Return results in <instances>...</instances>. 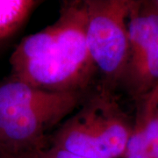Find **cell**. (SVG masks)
I'll list each match as a JSON object with an SVG mask.
<instances>
[{
    "label": "cell",
    "mask_w": 158,
    "mask_h": 158,
    "mask_svg": "<svg viewBox=\"0 0 158 158\" xmlns=\"http://www.w3.org/2000/svg\"><path fill=\"white\" fill-rule=\"evenodd\" d=\"M85 30V0L62 2L56 22L16 47L10 58L11 77L48 91L87 92L98 70Z\"/></svg>",
    "instance_id": "cell-1"
},
{
    "label": "cell",
    "mask_w": 158,
    "mask_h": 158,
    "mask_svg": "<svg viewBox=\"0 0 158 158\" xmlns=\"http://www.w3.org/2000/svg\"><path fill=\"white\" fill-rule=\"evenodd\" d=\"M87 92L37 89L11 77L0 83V152L25 156L48 147V132L82 105Z\"/></svg>",
    "instance_id": "cell-2"
},
{
    "label": "cell",
    "mask_w": 158,
    "mask_h": 158,
    "mask_svg": "<svg viewBox=\"0 0 158 158\" xmlns=\"http://www.w3.org/2000/svg\"><path fill=\"white\" fill-rule=\"evenodd\" d=\"M134 129L114 91L101 87L60 125L51 145L85 158L123 157Z\"/></svg>",
    "instance_id": "cell-3"
},
{
    "label": "cell",
    "mask_w": 158,
    "mask_h": 158,
    "mask_svg": "<svg viewBox=\"0 0 158 158\" xmlns=\"http://www.w3.org/2000/svg\"><path fill=\"white\" fill-rule=\"evenodd\" d=\"M133 0H85L86 41L101 75L102 87L119 85L128 55V17Z\"/></svg>",
    "instance_id": "cell-4"
},
{
    "label": "cell",
    "mask_w": 158,
    "mask_h": 158,
    "mask_svg": "<svg viewBox=\"0 0 158 158\" xmlns=\"http://www.w3.org/2000/svg\"><path fill=\"white\" fill-rule=\"evenodd\" d=\"M128 55L119 85L140 103L158 85V3L132 1Z\"/></svg>",
    "instance_id": "cell-5"
},
{
    "label": "cell",
    "mask_w": 158,
    "mask_h": 158,
    "mask_svg": "<svg viewBox=\"0 0 158 158\" xmlns=\"http://www.w3.org/2000/svg\"><path fill=\"white\" fill-rule=\"evenodd\" d=\"M40 3L36 0H0V44L22 27Z\"/></svg>",
    "instance_id": "cell-6"
},
{
    "label": "cell",
    "mask_w": 158,
    "mask_h": 158,
    "mask_svg": "<svg viewBox=\"0 0 158 158\" xmlns=\"http://www.w3.org/2000/svg\"><path fill=\"white\" fill-rule=\"evenodd\" d=\"M22 156H24V158H85L55 145L48 146L45 148Z\"/></svg>",
    "instance_id": "cell-7"
},
{
    "label": "cell",
    "mask_w": 158,
    "mask_h": 158,
    "mask_svg": "<svg viewBox=\"0 0 158 158\" xmlns=\"http://www.w3.org/2000/svg\"><path fill=\"white\" fill-rule=\"evenodd\" d=\"M0 158H24V156H14V155H11V154L0 152Z\"/></svg>",
    "instance_id": "cell-8"
},
{
    "label": "cell",
    "mask_w": 158,
    "mask_h": 158,
    "mask_svg": "<svg viewBox=\"0 0 158 158\" xmlns=\"http://www.w3.org/2000/svg\"><path fill=\"white\" fill-rule=\"evenodd\" d=\"M156 115H157V116H158V110H157V111H156Z\"/></svg>",
    "instance_id": "cell-9"
},
{
    "label": "cell",
    "mask_w": 158,
    "mask_h": 158,
    "mask_svg": "<svg viewBox=\"0 0 158 158\" xmlns=\"http://www.w3.org/2000/svg\"><path fill=\"white\" fill-rule=\"evenodd\" d=\"M156 1H157V3H158V0H156Z\"/></svg>",
    "instance_id": "cell-10"
}]
</instances>
